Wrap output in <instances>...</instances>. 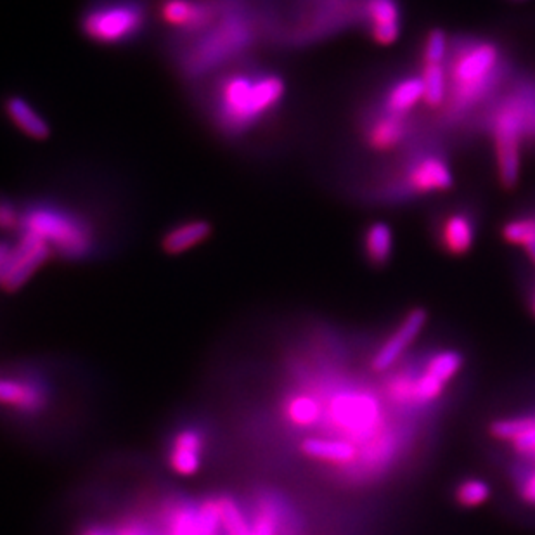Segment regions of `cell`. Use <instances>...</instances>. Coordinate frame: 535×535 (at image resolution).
<instances>
[{"mask_svg": "<svg viewBox=\"0 0 535 535\" xmlns=\"http://www.w3.org/2000/svg\"><path fill=\"white\" fill-rule=\"evenodd\" d=\"M284 94V80L274 73H232L215 89V115L227 130L245 132L274 111Z\"/></svg>", "mask_w": 535, "mask_h": 535, "instance_id": "6da1fadb", "label": "cell"}, {"mask_svg": "<svg viewBox=\"0 0 535 535\" xmlns=\"http://www.w3.org/2000/svg\"><path fill=\"white\" fill-rule=\"evenodd\" d=\"M18 229L36 236L64 258H82L94 247V231L89 222L64 207H30L21 214Z\"/></svg>", "mask_w": 535, "mask_h": 535, "instance_id": "7a4b0ae2", "label": "cell"}, {"mask_svg": "<svg viewBox=\"0 0 535 535\" xmlns=\"http://www.w3.org/2000/svg\"><path fill=\"white\" fill-rule=\"evenodd\" d=\"M501 53L492 42H473L456 54L449 71V94L468 108L487 94L499 78Z\"/></svg>", "mask_w": 535, "mask_h": 535, "instance_id": "3957f363", "label": "cell"}, {"mask_svg": "<svg viewBox=\"0 0 535 535\" xmlns=\"http://www.w3.org/2000/svg\"><path fill=\"white\" fill-rule=\"evenodd\" d=\"M326 412L329 423L352 443L368 445L383 434L381 408L369 393L355 390L340 392L329 401Z\"/></svg>", "mask_w": 535, "mask_h": 535, "instance_id": "277c9868", "label": "cell"}, {"mask_svg": "<svg viewBox=\"0 0 535 535\" xmlns=\"http://www.w3.org/2000/svg\"><path fill=\"white\" fill-rule=\"evenodd\" d=\"M146 12L137 2L118 0L101 4L84 18V33L99 44H120L142 30Z\"/></svg>", "mask_w": 535, "mask_h": 535, "instance_id": "5b68a950", "label": "cell"}, {"mask_svg": "<svg viewBox=\"0 0 535 535\" xmlns=\"http://www.w3.org/2000/svg\"><path fill=\"white\" fill-rule=\"evenodd\" d=\"M51 253V247L30 232L20 231L14 243L5 241L0 248V276L4 289L9 293L21 289L47 262Z\"/></svg>", "mask_w": 535, "mask_h": 535, "instance_id": "8992f818", "label": "cell"}, {"mask_svg": "<svg viewBox=\"0 0 535 535\" xmlns=\"http://www.w3.org/2000/svg\"><path fill=\"white\" fill-rule=\"evenodd\" d=\"M252 42V27L241 18H227L225 23L208 33L196 47L192 66H205L225 61Z\"/></svg>", "mask_w": 535, "mask_h": 535, "instance_id": "52a82bcc", "label": "cell"}, {"mask_svg": "<svg viewBox=\"0 0 535 535\" xmlns=\"http://www.w3.org/2000/svg\"><path fill=\"white\" fill-rule=\"evenodd\" d=\"M428 322V312L425 309H412L404 320L395 328V331L379 346L371 361V369L375 373L388 371L423 333Z\"/></svg>", "mask_w": 535, "mask_h": 535, "instance_id": "ba28073f", "label": "cell"}, {"mask_svg": "<svg viewBox=\"0 0 535 535\" xmlns=\"http://www.w3.org/2000/svg\"><path fill=\"white\" fill-rule=\"evenodd\" d=\"M489 435L509 443L515 454L527 461H535V416L499 417L489 425Z\"/></svg>", "mask_w": 535, "mask_h": 535, "instance_id": "9c48e42d", "label": "cell"}, {"mask_svg": "<svg viewBox=\"0 0 535 535\" xmlns=\"http://www.w3.org/2000/svg\"><path fill=\"white\" fill-rule=\"evenodd\" d=\"M161 18L174 28L201 32L214 23L215 9L205 0H165L161 5Z\"/></svg>", "mask_w": 535, "mask_h": 535, "instance_id": "30bf717a", "label": "cell"}, {"mask_svg": "<svg viewBox=\"0 0 535 535\" xmlns=\"http://www.w3.org/2000/svg\"><path fill=\"white\" fill-rule=\"evenodd\" d=\"M364 18L371 38L379 45H392L399 40L402 18L397 0H366Z\"/></svg>", "mask_w": 535, "mask_h": 535, "instance_id": "8fae6325", "label": "cell"}, {"mask_svg": "<svg viewBox=\"0 0 535 535\" xmlns=\"http://www.w3.org/2000/svg\"><path fill=\"white\" fill-rule=\"evenodd\" d=\"M406 184L410 190L419 194L442 192L450 190L454 184L452 172L441 157H421L416 159L406 175Z\"/></svg>", "mask_w": 535, "mask_h": 535, "instance_id": "7c38bea8", "label": "cell"}, {"mask_svg": "<svg viewBox=\"0 0 535 535\" xmlns=\"http://www.w3.org/2000/svg\"><path fill=\"white\" fill-rule=\"evenodd\" d=\"M221 527L219 501L210 499L196 511L179 509L170 523V535H217Z\"/></svg>", "mask_w": 535, "mask_h": 535, "instance_id": "4fadbf2b", "label": "cell"}, {"mask_svg": "<svg viewBox=\"0 0 535 535\" xmlns=\"http://www.w3.org/2000/svg\"><path fill=\"white\" fill-rule=\"evenodd\" d=\"M203 458V437L188 428L175 435L168 450V466L179 476H192L199 472Z\"/></svg>", "mask_w": 535, "mask_h": 535, "instance_id": "5bb4252c", "label": "cell"}, {"mask_svg": "<svg viewBox=\"0 0 535 535\" xmlns=\"http://www.w3.org/2000/svg\"><path fill=\"white\" fill-rule=\"evenodd\" d=\"M300 450L309 459L331 466H348L359 459V449L345 439H320L311 437L300 443Z\"/></svg>", "mask_w": 535, "mask_h": 535, "instance_id": "9a60e30c", "label": "cell"}, {"mask_svg": "<svg viewBox=\"0 0 535 535\" xmlns=\"http://www.w3.org/2000/svg\"><path fill=\"white\" fill-rule=\"evenodd\" d=\"M0 401L5 408L20 412H38L45 406V395L32 381L4 378L0 383Z\"/></svg>", "mask_w": 535, "mask_h": 535, "instance_id": "2e32d148", "label": "cell"}, {"mask_svg": "<svg viewBox=\"0 0 535 535\" xmlns=\"http://www.w3.org/2000/svg\"><path fill=\"white\" fill-rule=\"evenodd\" d=\"M408 135V120L404 117L381 113L366 128V141L377 151L397 148Z\"/></svg>", "mask_w": 535, "mask_h": 535, "instance_id": "e0dca14e", "label": "cell"}, {"mask_svg": "<svg viewBox=\"0 0 535 535\" xmlns=\"http://www.w3.org/2000/svg\"><path fill=\"white\" fill-rule=\"evenodd\" d=\"M425 102V87L421 77H408L395 82L385 94L383 111L408 118L410 111Z\"/></svg>", "mask_w": 535, "mask_h": 535, "instance_id": "ac0fdd59", "label": "cell"}, {"mask_svg": "<svg viewBox=\"0 0 535 535\" xmlns=\"http://www.w3.org/2000/svg\"><path fill=\"white\" fill-rule=\"evenodd\" d=\"M474 243V223L466 214H450L441 225V245L450 255H465Z\"/></svg>", "mask_w": 535, "mask_h": 535, "instance_id": "d6986e66", "label": "cell"}, {"mask_svg": "<svg viewBox=\"0 0 535 535\" xmlns=\"http://www.w3.org/2000/svg\"><path fill=\"white\" fill-rule=\"evenodd\" d=\"M5 111H7V117L11 118V122L18 126L25 135L36 139V141H44L49 137V134H51L49 124L23 97H18V95L9 97L5 102Z\"/></svg>", "mask_w": 535, "mask_h": 535, "instance_id": "ffe728a7", "label": "cell"}, {"mask_svg": "<svg viewBox=\"0 0 535 535\" xmlns=\"http://www.w3.org/2000/svg\"><path fill=\"white\" fill-rule=\"evenodd\" d=\"M210 223L205 221H190L179 223L170 229L161 241L163 250L168 255H181L190 252V248L198 247L210 236Z\"/></svg>", "mask_w": 535, "mask_h": 535, "instance_id": "44dd1931", "label": "cell"}, {"mask_svg": "<svg viewBox=\"0 0 535 535\" xmlns=\"http://www.w3.org/2000/svg\"><path fill=\"white\" fill-rule=\"evenodd\" d=\"M364 253L373 265H385L393 253V232L388 223L375 222L364 234Z\"/></svg>", "mask_w": 535, "mask_h": 535, "instance_id": "7402d4cb", "label": "cell"}, {"mask_svg": "<svg viewBox=\"0 0 535 535\" xmlns=\"http://www.w3.org/2000/svg\"><path fill=\"white\" fill-rule=\"evenodd\" d=\"M284 416L293 426L312 428L322 416V406L311 395L295 393L284 404Z\"/></svg>", "mask_w": 535, "mask_h": 535, "instance_id": "603a6c76", "label": "cell"}, {"mask_svg": "<svg viewBox=\"0 0 535 535\" xmlns=\"http://www.w3.org/2000/svg\"><path fill=\"white\" fill-rule=\"evenodd\" d=\"M421 80L425 87V104L430 108H441L449 95V71L443 64H423Z\"/></svg>", "mask_w": 535, "mask_h": 535, "instance_id": "cb8c5ba5", "label": "cell"}, {"mask_svg": "<svg viewBox=\"0 0 535 535\" xmlns=\"http://www.w3.org/2000/svg\"><path fill=\"white\" fill-rule=\"evenodd\" d=\"M456 503L461 507L466 509H474L480 507L485 503H489V499L492 498V489L489 485V482L482 480V478H465L459 482V485L456 487L454 492Z\"/></svg>", "mask_w": 535, "mask_h": 535, "instance_id": "d4e9b609", "label": "cell"}, {"mask_svg": "<svg viewBox=\"0 0 535 535\" xmlns=\"http://www.w3.org/2000/svg\"><path fill=\"white\" fill-rule=\"evenodd\" d=\"M221 523L227 535H252V525L245 518L241 507L231 498H219Z\"/></svg>", "mask_w": 535, "mask_h": 535, "instance_id": "484cf974", "label": "cell"}, {"mask_svg": "<svg viewBox=\"0 0 535 535\" xmlns=\"http://www.w3.org/2000/svg\"><path fill=\"white\" fill-rule=\"evenodd\" d=\"M503 238L515 247L527 248L535 243V217H523L507 222L503 227Z\"/></svg>", "mask_w": 535, "mask_h": 535, "instance_id": "4316f807", "label": "cell"}, {"mask_svg": "<svg viewBox=\"0 0 535 535\" xmlns=\"http://www.w3.org/2000/svg\"><path fill=\"white\" fill-rule=\"evenodd\" d=\"M449 54V40L442 30L428 33L423 45V64H443Z\"/></svg>", "mask_w": 535, "mask_h": 535, "instance_id": "83f0119b", "label": "cell"}, {"mask_svg": "<svg viewBox=\"0 0 535 535\" xmlns=\"http://www.w3.org/2000/svg\"><path fill=\"white\" fill-rule=\"evenodd\" d=\"M278 520L272 511L260 509L252 523V535H276Z\"/></svg>", "mask_w": 535, "mask_h": 535, "instance_id": "f1b7e54d", "label": "cell"}, {"mask_svg": "<svg viewBox=\"0 0 535 535\" xmlns=\"http://www.w3.org/2000/svg\"><path fill=\"white\" fill-rule=\"evenodd\" d=\"M20 221H21V214L16 212V208L5 199L0 207V223L4 229H16L20 227Z\"/></svg>", "mask_w": 535, "mask_h": 535, "instance_id": "f546056e", "label": "cell"}, {"mask_svg": "<svg viewBox=\"0 0 535 535\" xmlns=\"http://www.w3.org/2000/svg\"><path fill=\"white\" fill-rule=\"evenodd\" d=\"M518 494L523 503L535 506V470L529 473V476H525V480L518 489Z\"/></svg>", "mask_w": 535, "mask_h": 535, "instance_id": "4dcf8cb0", "label": "cell"}, {"mask_svg": "<svg viewBox=\"0 0 535 535\" xmlns=\"http://www.w3.org/2000/svg\"><path fill=\"white\" fill-rule=\"evenodd\" d=\"M532 314H534L535 317V295L534 298H532Z\"/></svg>", "mask_w": 535, "mask_h": 535, "instance_id": "1f68e13d", "label": "cell"}]
</instances>
